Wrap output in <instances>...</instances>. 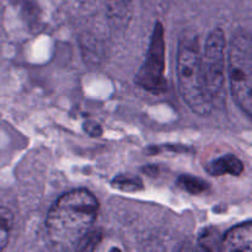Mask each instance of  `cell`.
<instances>
[{
  "mask_svg": "<svg viewBox=\"0 0 252 252\" xmlns=\"http://www.w3.org/2000/svg\"><path fill=\"white\" fill-rule=\"evenodd\" d=\"M97 212V199L88 189H78L62 194L46 217L49 241L57 249H75L91 230Z\"/></svg>",
  "mask_w": 252,
  "mask_h": 252,
  "instance_id": "1",
  "label": "cell"
},
{
  "mask_svg": "<svg viewBox=\"0 0 252 252\" xmlns=\"http://www.w3.org/2000/svg\"><path fill=\"white\" fill-rule=\"evenodd\" d=\"M176 64L179 90L186 105L197 115H211L214 106L204 83L201 52L196 36L181 37Z\"/></svg>",
  "mask_w": 252,
  "mask_h": 252,
  "instance_id": "2",
  "label": "cell"
},
{
  "mask_svg": "<svg viewBox=\"0 0 252 252\" xmlns=\"http://www.w3.org/2000/svg\"><path fill=\"white\" fill-rule=\"evenodd\" d=\"M228 74L230 90L238 107L252 116V46L245 32H239L229 46Z\"/></svg>",
  "mask_w": 252,
  "mask_h": 252,
  "instance_id": "3",
  "label": "cell"
},
{
  "mask_svg": "<svg viewBox=\"0 0 252 252\" xmlns=\"http://www.w3.org/2000/svg\"><path fill=\"white\" fill-rule=\"evenodd\" d=\"M204 83L213 106L225 102V36L221 29L211 31L201 56Z\"/></svg>",
  "mask_w": 252,
  "mask_h": 252,
  "instance_id": "4",
  "label": "cell"
},
{
  "mask_svg": "<svg viewBox=\"0 0 252 252\" xmlns=\"http://www.w3.org/2000/svg\"><path fill=\"white\" fill-rule=\"evenodd\" d=\"M165 38L164 27L157 22L153 30L147 57L135 75L134 81L138 86L150 93H160L165 89Z\"/></svg>",
  "mask_w": 252,
  "mask_h": 252,
  "instance_id": "5",
  "label": "cell"
},
{
  "mask_svg": "<svg viewBox=\"0 0 252 252\" xmlns=\"http://www.w3.org/2000/svg\"><path fill=\"white\" fill-rule=\"evenodd\" d=\"M219 250L225 252L252 251V223L250 220L234 226L225 233L219 244Z\"/></svg>",
  "mask_w": 252,
  "mask_h": 252,
  "instance_id": "6",
  "label": "cell"
},
{
  "mask_svg": "<svg viewBox=\"0 0 252 252\" xmlns=\"http://www.w3.org/2000/svg\"><path fill=\"white\" fill-rule=\"evenodd\" d=\"M206 171L212 176H224V175L240 176L244 171V164L235 155L226 154L211 160L207 164Z\"/></svg>",
  "mask_w": 252,
  "mask_h": 252,
  "instance_id": "7",
  "label": "cell"
},
{
  "mask_svg": "<svg viewBox=\"0 0 252 252\" xmlns=\"http://www.w3.org/2000/svg\"><path fill=\"white\" fill-rule=\"evenodd\" d=\"M177 186L191 194L204 193L209 189V184L197 176L184 174L177 179Z\"/></svg>",
  "mask_w": 252,
  "mask_h": 252,
  "instance_id": "8",
  "label": "cell"
},
{
  "mask_svg": "<svg viewBox=\"0 0 252 252\" xmlns=\"http://www.w3.org/2000/svg\"><path fill=\"white\" fill-rule=\"evenodd\" d=\"M111 185H112L113 189L123 192H137L144 187L139 177L127 174H121L116 176L111 182Z\"/></svg>",
  "mask_w": 252,
  "mask_h": 252,
  "instance_id": "9",
  "label": "cell"
},
{
  "mask_svg": "<svg viewBox=\"0 0 252 252\" xmlns=\"http://www.w3.org/2000/svg\"><path fill=\"white\" fill-rule=\"evenodd\" d=\"M12 224H14L12 212L6 207H0V251L7 246Z\"/></svg>",
  "mask_w": 252,
  "mask_h": 252,
  "instance_id": "10",
  "label": "cell"
},
{
  "mask_svg": "<svg viewBox=\"0 0 252 252\" xmlns=\"http://www.w3.org/2000/svg\"><path fill=\"white\" fill-rule=\"evenodd\" d=\"M216 244L219 248V243H217V231L214 230V229L204 230L203 234L201 235V238H199V245H201V248L207 251L216 250L217 248L214 246Z\"/></svg>",
  "mask_w": 252,
  "mask_h": 252,
  "instance_id": "11",
  "label": "cell"
},
{
  "mask_svg": "<svg viewBox=\"0 0 252 252\" xmlns=\"http://www.w3.org/2000/svg\"><path fill=\"white\" fill-rule=\"evenodd\" d=\"M84 130L88 133L91 137H98V135L102 133V128L98 123L93 122V121H88V122L84 123Z\"/></svg>",
  "mask_w": 252,
  "mask_h": 252,
  "instance_id": "12",
  "label": "cell"
}]
</instances>
